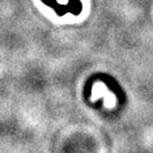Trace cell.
Instances as JSON below:
<instances>
[{"label": "cell", "instance_id": "obj_1", "mask_svg": "<svg viewBox=\"0 0 153 153\" xmlns=\"http://www.w3.org/2000/svg\"><path fill=\"white\" fill-rule=\"evenodd\" d=\"M68 7H69V13H71L73 15L78 16L82 13V2L81 0H68Z\"/></svg>", "mask_w": 153, "mask_h": 153}]
</instances>
